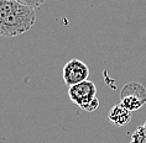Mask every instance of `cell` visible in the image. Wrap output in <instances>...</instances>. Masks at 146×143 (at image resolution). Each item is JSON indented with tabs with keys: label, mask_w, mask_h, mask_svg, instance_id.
Segmentation results:
<instances>
[{
	"label": "cell",
	"mask_w": 146,
	"mask_h": 143,
	"mask_svg": "<svg viewBox=\"0 0 146 143\" xmlns=\"http://www.w3.org/2000/svg\"><path fill=\"white\" fill-rule=\"evenodd\" d=\"M130 143H146V122L139 126L131 134Z\"/></svg>",
	"instance_id": "cell-6"
},
{
	"label": "cell",
	"mask_w": 146,
	"mask_h": 143,
	"mask_svg": "<svg viewBox=\"0 0 146 143\" xmlns=\"http://www.w3.org/2000/svg\"><path fill=\"white\" fill-rule=\"evenodd\" d=\"M36 11L16 0H0V36L15 37L30 31L36 22Z\"/></svg>",
	"instance_id": "cell-1"
},
{
	"label": "cell",
	"mask_w": 146,
	"mask_h": 143,
	"mask_svg": "<svg viewBox=\"0 0 146 143\" xmlns=\"http://www.w3.org/2000/svg\"><path fill=\"white\" fill-rule=\"evenodd\" d=\"M16 1H19L20 4H23V5L29 6V8H32V9L37 10V9L41 8L43 4H45L46 0H16Z\"/></svg>",
	"instance_id": "cell-7"
},
{
	"label": "cell",
	"mask_w": 146,
	"mask_h": 143,
	"mask_svg": "<svg viewBox=\"0 0 146 143\" xmlns=\"http://www.w3.org/2000/svg\"><path fill=\"white\" fill-rule=\"evenodd\" d=\"M68 96L73 104H76L83 110L93 99L97 98V86L90 80H84L79 84L69 86Z\"/></svg>",
	"instance_id": "cell-3"
},
{
	"label": "cell",
	"mask_w": 146,
	"mask_h": 143,
	"mask_svg": "<svg viewBox=\"0 0 146 143\" xmlns=\"http://www.w3.org/2000/svg\"><path fill=\"white\" fill-rule=\"evenodd\" d=\"M120 104L130 112L141 109L146 104V88L139 82H129L121 88Z\"/></svg>",
	"instance_id": "cell-2"
},
{
	"label": "cell",
	"mask_w": 146,
	"mask_h": 143,
	"mask_svg": "<svg viewBox=\"0 0 146 143\" xmlns=\"http://www.w3.org/2000/svg\"><path fill=\"white\" fill-rule=\"evenodd\" d=\"M99 105H100L99 99L96 98V99H93V100L90 101L89 104L87 105V106H86V107L83 109V110H84V111H87V112H94V111H96V110H97L98 107H99Z\"/></svg>",
	"instance_id": "cell-8"
},
{
	"label": "cell",
	"mask_w": 146,
	"mask_h": 143,
	"mask_svg": "<svg viewBox=\"0 0 146 143\" xmlns=\"http://www.w3.org/2000/svg\"><path fill=\"white\" fill-rule=\"evenodd\" d=\"M108 120L118 127L125 126V125H127L131 121V112L119 102V104L113 106L111 110L109 111Z\"/></svg>",
	"instance_id": "cell-5"
},
{
	"label": "cell",
	"mask_w": 146,
	"mask_h": 143,
	"mask_svg": "<svg viewBox=\"0 0 146 143\" xmlns=\"http://www.w3.org/2000/svg\"><path fill=\"white\" fill-rule=\"evenodd\" d=\"M62 76L68 88L76 84H79L84 80H88L89 78V67L84 62L79 59H73L68 61L66 65L63 67V72H62Z\"/></svg>",
	"instance_id": "cell-4"
}]
</instances>
